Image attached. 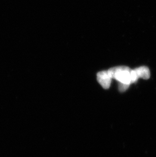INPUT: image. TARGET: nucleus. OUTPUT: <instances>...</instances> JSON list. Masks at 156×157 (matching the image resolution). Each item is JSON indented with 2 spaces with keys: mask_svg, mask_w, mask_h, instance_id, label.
I'll return each mask as SVG.
<instances>
[{
  "mask_svg": "<svg viewBox=\"0 0 156 157\" xmlns=\"http://www.w3.org/2000/svg\"><path fill=\"white\" fill-rule=\"evenodd\" d=\"M131 70L126 66L113 67L108 70L112 79H115L119 83L130 85L131 81Z\"/></svg>",
  "mask_w": 156,
  "mask_h": 157,
  "instance_id": "1",
  "label": "nucleus"
},
{
  "mask_svg": "<svg viewBox=\"0 0 156 157\" xmlns=\"http://www.w3.org/2000/svg\"><path fill=\"white\" fill-rule=\"evenodd\" d=\"M97 79L103 89H108L110 87L112 78L108 71H102L98 73Z\"/></svg>",
  "mask_w": 156,
  "mask_h": 157,
  "instance_id": "2",
  "label": "nucleus"
},
{
  "mask_svg": "<svg viewBox=\"0 0 156 157\" xmlns=\"http://www.w3.org/2000/svg\"><path fill=\"white\" fill-rule=\"evenodd\" d=\"M139 78L147 79L150 77V71L146 66H141L134 69Z\"/></svg>",
  "mask_w": 156,
  "mask_h": 157,
  "instance_id": "3",
  "label": "nucleus"
},
{
  "mask_svg": "<svg viewBox=\"0 0 156 157\" xmlns=\"http://www.w3.org/2000/svg\"><path fill=\"white\" fill-rule=\"evenodd\" d=\"M130 86V85L124 84V83H119V90L121 92H124L128 89V87Z\"/></svg>",
  "mask_w": 156,
  "mask_h": 157,
  "instance_id": "4",
  "label": "nucleus"
}]
</instances>
